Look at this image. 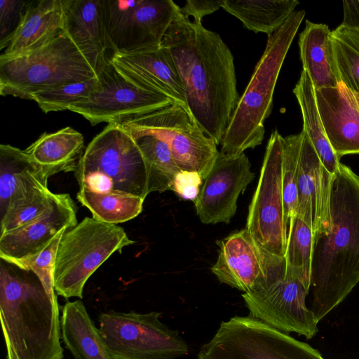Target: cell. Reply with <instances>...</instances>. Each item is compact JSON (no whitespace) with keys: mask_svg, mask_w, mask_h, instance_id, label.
<instances>
[{"mask_svg":"<svg viewBox=\"0 0 359 359\" xmlns=\"http://www.w3.org/2000/svg\"><path fill=\"white\" fill-rule=\"evenodd\" d=\"M199 126L220 144L239 96L233 56L220 36L184 16L180 7L163 37Z\"/></svg>","mask_w":359,"mask_h":359,"instance_id":"cell-1","label":"cell"},{"mask_svg":"<svg viewBox=\"0 0 359 359\" xmlns=\"http://www.w3.org/2000/svg\"><path fill=\"white\" fill-rule=\"evenodd\" d=\"M330 217L312 260L309 309L318 323L359 283V175L341 163L332 177Z\"/></svg>","mask_w":359,"mask_h":359,"instance_id":"cell-2","label":"cell"},{"mask_svg":"<svg viewBox=\"0 0 359 359\" xmlns=\"http://www.w3.org/2000/svg\"><path fill=\"white\" fill-rule=\"evenodd\" d=\"M0 320L6 359H63L55 291L33 271L1 259Z\"/></svg>","mask_w":359,"mask_h":359,"instance_id":"cell-3","label":"cell"},{"mask_svg":"<svg viewBox=\"0 0 359 359\" xmlns=\"http://www.w3.org/2000/svg\"><path fill=\"white\" fill-rule=\"evenodd\" d=\"M305 14L304 10L294 11L278 30L268 36L264 51L239 98L220 143L219 152L224 155L238 156L262 144L265 133L264 123L271 113L280 71Z\"/></svg>","mask_w":359,"mask_h":359,"instance_id":"cell-4","label":"cell"},{"mask_svg":"<svg viewBox=\"0 0 359 359\" xmlns=\"http://www.w3.org/2000/svg\"><path fill=\"white\" fill-rule=\"evenodd\" d=\"M75 172L80 189L124 193L143 199L150 194L147 163L135 140L120 123H109L93 139Z\"/></svg>","mask_w":359,"mask_h":359,"instance_id":"cell-5","label":"cell"},{"mask_svg":"<svg viewBox=\"0 0 359 359\" xmlns=\"http://www.w3.org/2000/svg\"><path fill=\"white\" fill-rule=\"evenodd\" d=\"M98 77L64 31L42 46L0 56V94L32 100V94Z\"/></svg>","mask_w":359,"mask_h":359,"instance_id":"cell-6","label":"cell"},{"mask_svg":"<svg viewBox=\"0 0 359 359\" xmlns=\"http://www.w3.org/2000/svg\"><path fill=\"white\" fill-rule=\"evenodd\" d=\"M134 243L117 224L85 217L62 235L56 254L54 288L65 299L83 298L92 274L116 252Z\"/></svg>","mask_w":359,"mask_h":359,"instance_id":"cell-7","label":"cell"},{"mask_svg":"<svg viewBox=\"0 0 359 359\" xmlns=\"http://www.w3.org/2000/svg\"><path fill=\"white\" fill-rule=\"evenodd\" d=\"M198 358L325 359L309 344L250 316L222 322Z\"/></svg>","mask_w":359,"mask_h":359,"instance_id":"cell-8","label":"cell"},{"mask_svg":"<svg viewBox=\"0 0 359 359\" xmlns=\"http://www.w3.org/2000/svg\"><path fill=\"white\" fill-rule=\"evenodd\" d=\"M161 313L119 312L98 316L99 330L115 359H177L189 353L178 331L159 320Z\"/></svg>","mask_w":359,"mask_h":359,"instance_id":"cell-9","label":"cell"},{"mask_svg":"<svg viewBox=\"0 0 359 359\" xmlns=\"http://www.w3.org/2000/svg\"><path fill=\"white\" fill-rule=\"evenodd\" d=\"M130 133H149L169 146L181 170L197 172L203 180L219 151L187 108L172 104L156 111L120 123Z\"/></svg>","mask_w":359,"mask_h":359,"instance_id":"cell-10","label":"cell"},{"mask_svg":"<svg viewBox=\"0 0 359 359\" xmlns=\"http://www.w3.org/2000/svg\"><path fill=\"white\" fill-rule=\"evenodd\" d=\"M309 294L302 281L287 269L284 259L263 283L242 297L250 317L309 339L318 331V322L306 304Z\"/></svg>","mask_w":359,"mask_h":359,"instance_id":"cell-11","label":"cell"},{"mask_svg":"<svg viewBox=\"0 0 359 359\" xmlns=\"http://www.w3.org/2000/svg\"><path fill=\"white\" fill-rule=\"evenodd\" d=\"M283 137L277 130L270 136L246 222L257 242L280 257L285 254L288 230L282 185Z\"/></svg>","mask_w":359,"mask_h":359,"instance_id":"cell-12","label":"cell"},{"mask_svg":"<svg viewBox=\"0 0 359 359\" xmlns=\"http://www.w3.org/2000/svg\"><path fill=\"white\" fill-rule=\"evenodd\" d=\"M107 34L116 53L158 48L180 8L172 0H102Z\"/></svg>","mask_w":359,"mask_h":359,"instance_id":"cell-13","label":"cell"},{"mask_svg":"<svg viewBox=\"0 0 359 359\" xmlns=\"http://www.w3.org/2000/svg\"><path fill=\"white\" fill-rule=\"evenodd\" d=\"M100 86L88 97L72 104L93 126L102 122L121 123L172 104V100L128 81L110 62L98 75Z\"/></svg>","mask_w":359,"mask_h":359,"instance_id":"cell-14","label":"cell"},{"mask_svg":"<svg viewBox=\"0 0 359 359\" xmlns=\"http://www.w3.org/2000/svg\"><path fill=\"white\" fill-rule=\"evenodd\" d=\"M218 257L212 273L222 283L249 292L262 283L284 261L266 251L247 229L217 242Z\"/></svg>","mask_w":359,"mask_h":359,"instance_id":"cell-15","label":"cell"},{"mask_svg":"<svg viewBox=\"0 0 359 359\" xmlns=\"http://www.w3.org/2000/svg\"><path fill=\"white\" fill-rule=\"evenodd\" d=\"M250 167L245 153L235 157L219 153L194 201L202 223H229L236 213L240 194L255 177Z\"/></svg>","mask_w":359,"mask_h":359,"instance_id":"cell-16","label":"cell"},{"mask_svg":"<svg viewBox=\"0 0 359 359\" xmlns=\"http://www.w3.org/2000/svg\"><path fill=\"white\" fill-rule=\"evenodd\" d=\"M76 213L69 194H55L49 208L38 217L1 233V259L19 266L35 257L60 231L77 224Z\"/></svg>","mask_w":359,"mask_h":359,"instance_id":"cell-17","label":"cell"},{"mask_svg":"<svg viewBox=\"0 0 359 359\" xmlns=\"http://www.w3.org/2000/svg\"><path fill=\"white\" fill-rule=\"evenodd\" d=\"M299 159L296 215L315 236L327 232L333 175L322 164L304 130Z\"/></svg>","mask_w":359,"mask_h":359,"instance_id":"cell-18","label":"cell"},{"mask_svg":"<svg viewBox=\"0 0 359 359\" xmlns=\"http://www.w3.org/2000/svg\"><path fill=\"white\" fill-rule=\"evenodd\" d=\"M65 32L97 76L115 55L103 16L102 0H62Z\"/></svg>","mask_w":359,"mask_h":359,"instance_id":"cell-19","label":"cell"},{"mask_svg":"<svg viewBox=\"0 0 359 359\" xmlns=\"http://www.w3.org/2000/svg\"><path fill=\"white\" fill-rule=\"evenodd\" d=\"M111 62L130 82L165 95L175 104L187 108L180 79L165 48L161 46L135 53H116Z\"/></svg>","mask_w":359,"mask_h":359,"instance_id":"cell-20","label":"cell"},{"mask_svg":"<svg viewBox=\"0 0 359 359\" xmlns=\"http://www.w3.org/2000/svg\"><path fill=\"white\" fill-rule=\"evenodd\" d=\"M327 137L338 158L359 154V102L343 83L315 90Z\"/></svg>","mask_w":359,"mask_h":359,"instance_id":"cell-21","label":"cell"},{"mask_svg":"<svg viewBox=\"0 0 359 359\" xmlns=\"http://www.w3.org/2000/svg\"><path fill=\"white\" fill-rule=\"evenodd\" d=\"M65 31L62 0L28 1L20 22L1 57H11L38 48Z\"/></svg>","mask_w":359,"mask_h":359,"instance_id":"cell-22","label":"cell"},{"mask_svg":"<svg viewBox=\"0 0 359 359\" xmlns=\"http://www.w3.org/2000/svg\"><path fill=\"white\" fill-rule=\"evenodd\" d=\"M325 24L306 20L299 37L300 60L315 90L334 88L341 83L336 67L331 39Z\"/></svg>","mask_w":359,"mask_h":359,"instance_id":"cell-23","label":"cell"},{"mask_svg":"<svg viewBox=\"0 0 359 359\" xmlns=\"http://www.w3.org/2000/svg\"><path fill=\"white\" fill-rule=\"evenodd\" d=\"M62 341L74 359H115L81 299L62 306Z\"/></svg>","mask_w":359,"mask_h":359,"instance_id":"cell-24","label":"cell"},{"mask_svg":"<svg viewBox=\"0 0 359 359\" xmlns=\"http://www.w3.org/2000/svg\"><path fill=\"white\" fill-rule=\"evenodd\" d=\"M58 172L55 168L41 167L28 177L1 217V233L22 226L49 208L55 194L48 188V179Z\"/></svg>","mask_w":359,"mask_h":359,"instance_id":"cell-25","label":"cell"},{"mask_svg":"<svg viewBox=\"0 0 359 359\" xmlns=\"http://www.w3.org/2000/svg\"><path fill=\"white\" fill-rule=\"evenodd\" d=\"M84 138L71 127L42 134L25 149L36 163L60 172L76 171V161L82 156Z\"/></svg>","mask_w":359,"mask_h":359,"instance_id":"cell-26","label":"cell"},{"mask_svg":"<svg viewBox=\"0 0 359 359\" xmlns=\"http://www.w3.org/2000/svg\"><path fill=\"white\" fill-rule=\"evenodd\" d=\"M299 4L296 0H224L222 8L249 30L273 34Z\"/></svg>","mask_w":359,"mask_h":359,"instance_id":"cell-27","label":"cell"},{"mask_svg":"<svg viewBox=\"0 0 359 359\" xmlns=\"http://www.w3.org/2000/svg\"><path fill=\"white\" fill-rule=\"evenodd\" d=\"M293 93L302 114V130L309 137L323 166L334 175L341 163L327 137L316 103L315 88L306 71L302 69Z\"/></svg>","mask_w":359,"mask_h":359,"instance_id":"cell-28","label":"cell"},{"mask_svg":"<svg viewBox=\"0 0 359 359\" xmlns=\"http://www.w3.org/2000/svg\"><path fill=\"white\" fill-rule=\"evenodd\" d=\"M76 198L95 219L117 224L129 221L142 211L144 199L119 192L96 193L79 189Z\"/></svg>","mask_w":359,"mask_h":359,"instance_id":"cell-29","label":"cell"},{"mask_svg":"<svg viewBox=\"0 0 359 359\" xmlns=\"http://www.w3.org/2000/svg\"><path fill=\"white\" fill-rule=\"evenodd\" d=\"M128 133L135 140L147 163L149 193L172 190L175 177L181 170L168 144L152 134Z\"/></svg>","mask_w":359,"mask_h":359,"instance_id":"cell-30","label":"cell"},{"mask_svg":"<svg viewBox=\"0 0 359 359\" xmlns=\"http://www.w3.org/2000/svg\"><path fill=\"white\" fill-rule=\"evenodd\" d=\"M316 236L311 229L297 215L289 222L284 256L286 268L310 290L312 260Z\"/></svg>","mask_w":359,"mask_h":359,"instance_id":"cell-31","label":"cell"},{"mask_svg":"<svg viewBox=\"0 0 359 359\" xmlns=\"http://www.w3.org/2000/svg\"><path fill=\"white\" fill-rule=\"evenodd\" d=\"M334 57L341 83L359 94V26L341 24L331 34Z\"/></svg>","mask_w":359,"mask_h":359,"instance_id":"cell-32","label":"cell"},{"mask_svg":"<svg viewBox=\"0 0 359 359\" xmlns=\"http://www.w3.org/2000/svg\"><path fill=\"white\" fill-rule=\"evenodd\" d=\"M37 163L25 150L9 144L0 145V216L6 212L13 196Z\"/></svg>","mask_w":359,"mask_h":359,"instance_id":"cell-33","label":"cell"},{"mask_svg":"<svg viewBox=\"0 0 359 359\" xmlns=\"http://www.w3.org/2000/svg\"><path fill=\"white\" fill-rule=\"evenodd\" d=\"M303 138L302 131L283 137L282 185L285 221L296 215L299 159Z\"/></svg>","mask_w":359,"mask_h":359,"instance_id":"cell-34","label":"cell"},{"mask_svg":"<svg viewBox=\"0 0 359 359\" xmlns=\"http://www.w3.org/2000/svg\"><path fill=\"white\" fill-rule=\"evenodd\" d=\"M100 86L99 78H93L36 92L32 94V100L45 113L69 110L72 104L88 97Z\"/></svg>","mask_w":359,"mask_h":359,"instance_id":"cell-35","label":"cell"},{"mask_svg":"<svg viewBox=\"0 0 359 359\" xmlns=\"http://www.w3.org/2000/svg\"><path fill=\"white\" fill-rule=\"evenodd\" d=\"M66 229L60 231L39 254L18 266L33 271L49 290L55 291L54 269L60 239Z\"/></svg>","mask_w":359,"mask_h":359,"instance_id":"cell-36","label":"cell"},{"mask_svg":"<svg viewBox=\"0 0 359 359\" xmlns=\"http://www.w3.org/2000/svg\"><path fill=\"white\" fill-rule=\"evenodd\" d=\"M28 1H0V49L5 48L8 40L18 27Z\"/></svg>","mask_w":359,"mask_h":359,"instance_id":"cell-37","label":"cell"},{"mask_svg":"<svg viewBox=\"0 0 359 359\" xmlns=\"http://www.w3.org/2000/svg\"><path fill=\"white\" fill-rule=\"evenodd\" d=\"M203 180L197 172L181 170L175 177L172 190L182 199L194 202L200 193Z\"/></svg>","mask_w":359,"mask_h":359,"instance_id":"cell-38","label":"cell"},{"mask_svg":"<svg viewBox=\"0 0 359 359\" xmlns=\"http://www.w3.org/2000/svg\"><path fill=\"white\" fill-rule=\"evenodd\" d=\"M224 0L219 1H196L188 0L186 1L183 7H180L182 13L189 18H194V22L201 24L202 19L207 15L213 13L214 12L222 8Z\"/></svg>","mask_w":359,"mask_h":359,"instance_id":"cell-39","label":"cell"},{"mask_svg":"<svg viewBox=\"0 0 359 359\" xmlns=\"http://www.w3.org/2000/svg\"><path fill=\"white\" fill-rule=\"evenodd\" d=\"M344 20L341 24L359 26V0L343 1Z\"/></svg>","mask_w":359,"mask_h":359,"instance_id":"cell-40","label":"cell"},{"mask_svg":"<svg viewBox=\"0 0 359 359\" xmlns=\"http://www.w3.org/2000/svg\"><path fill=\"white\" fill-rule=\"evenodd\" d=\"M357 95V94H356ZM357 97H358V102H359V94L357 95Z\"/></svg>","mask_w":359,"mask_h":359,"instance_id":"cell-41","label":"cell"}]
</instances>
